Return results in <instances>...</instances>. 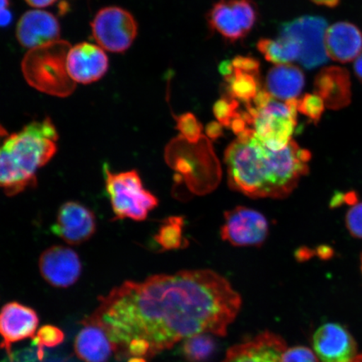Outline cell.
I'll return each instance as SVG.
<instances>
[{
  "instance_id": "40",
  "label": "cell",
  "mask_w": 362,
  "mask_h": 362,
  "mask_svg": "<svg viewBox=\"0 0 362 362\" xmlns=\"http://www.w3.org/2000/svg\"><path fill=\"white\" fill-rule=\"evenodd\" d=\"M8 134L6 130L3 128L1 125H0V140L4 138L7 137Z\"/></svg>"
},
{
  "instance_id": "19",
  "label": "cell",
  "mask_w": 362,
  "mask_h": 362,
  "mask_svg": "<svg viewBox=\"0 0 362 362\" xmlns=\"http://www.w3.org/2000/svg\"><path fill=\"white\" fill-rule=\"evenodd\" d=\"M325 48L332 60L347 63L355 60L362 52V34L351 23L338 22L325 31Z\"/></svg>"
},
{
  "instance_id": "21",
  "label": "cell",
  "mask_w": 362,
  "mask_h": 362,
  "mask_svg": "<svg viewBox=\"0 0 362 362\" xmlns=\"http://www.w3.org/2000/svg\"><path fill=\"white\" fill-rule=\"evenodd\" d=\"M76 334L74 351L76 356L84 362H107L115 353L110 338L104 330L92 324H81Z\"/></svg>"
},
{
  "instance_id": "42",
  "label": "cell",
  "mask_w": 362,
  "mask_h": 362,
  "mask_svg": "<svg viewBox=\"0 0 362 362\" xmlns=\"http://www.w3.org/2000/svg\"><path fill=\"white\" fill-rule=\"evenodd\" d=\"M361 271H362V256H361Z\"/></svg>"
},
{
  "instance_id": "6",
  "label": "cell",
  "mask_w": 362,
  "mask_h": 362,
  "mask_svg": "<svg viewBox=\"0 0 362 362\" xmlns=\"http://www.w3.org/2000/svg\"><path fill=\"white\" fill-rule=\"evenodd\" d=\"M103 175L115 220L142 221L158 206V199L144 187L135 170L115 173L105 165Z\"/></svg>"
},
{
  "instance_id": "9",
  "label": "cell",
  "mask_w": 362,
  "mask_h": 362,
  "mask_svg": "<svg viewBox=\"0 0 362 362\" xmlns=\"http://www.w3.org/2000/svg\"><path fill=\"white\" fill-rule=\"evenodd\" d=\"M327 23L322 18L303 16L281 27L280 35H287L296 40L300 47L298 62L309 69L327 62V54L325 48V35Z\"/></svg>"
},
{
  "instance_id": "18",
  "label": "cell",
  "mask_w": 362,
  "mask_h": 362,
  "mask_svg": "<svg viewBox=\"0 0 362 362\" xmlns=\"http://www.w3.org/2000/svg\"><path fill=\"white\" fill-rule=\"evenodd\" d=\"M315 93L323 99L325 107L329 110L347 107L351 100L349 72L339 66L323 68L315 76Z\"/></svg>"
},
{
  "instance_id": "38",
  "label": "cell",
  "mask_w": 362,
  "mask_h": 362,
  "mask_svg": "<svg viewBox=\"0 0 362 362\" xmlns=\"http://www.w3.org/2000/svg\"><path fill=\"white\" fill-rule=\"evenodd\" d=\"M10 1L8 0H0V11L6 10L8 7Z\"/></svg>"
},
{
  "instance_id": "14",
  "label": "cell",
  "mask_w": 362,
  "mask_h": 362,
  "mask_svg": "<svg viewBox=\"0 0 362 362\" xmlns=\"http://www.w3.org/2000/svg\"><path fill=\"white\" fill-rule=\"evenodd\" d=\"M66 65L68 74L76 83L87 85L105 76L110 61L99 45L83 42L70 48Z\"/></svg>"
},
{
  "instance_id": "16",
  "label": "cell",
  "mask_w": 362,
  "mask_h": 362,
  "mask_svg": "<svg viewBox=\"0 0 362 362\" xmlns=\"http://www.w3.org/2000/svg\"><path fill=\"white\" fill-rule=\"evenodd\" d=\"M61 26L52 13L34 10L23 15L17 24L16 37L23 47L33 49L60 40Z\"/></svg>"
},
{
  "instance_id": "5",
  "label": "cell",
  "mask_w": 362,
  "mask_h": 362,
  "mask_svg": "<svg viewBox=\"0 0 362 362\" xmlns=\"http://www.w3.org/2000/svg\"><path fill=\"white\" fill-rule=\"evenodd\" d=\"M297 101H279L261 90L242 115L247 124L253 125L257 137L265 146L281 151L293 139L297 125Z\"/></svg>"
},
{
  "instance_id": "11",
  "label": "cell",
  "mask_w": 362,
  "mask_h": 362,
  "mask_svg": "<svg viewBox=\"0 0 362 362\" xmlns=\"http://www.w3.org/2000/svg\"><path fill=\"white\" fill-rule=\"evenodd\" d=\"M96 217L78 202H67L59 208L52 233L71 245L88 241L96 232Z\"/></svg>"
},
{
  "instance_id": "27",
  "label": "cell",
  "mask_w": 362,
  "mask_h": 362,
  "mask_svg": "<svg viewBox=\"0 0 362 362\" xmlns=\"http://www.w3.org/2000/svg\"><path fill=\"white\" fill-rule=\"evenodd\" d=\"M176 129L189 143L197 144L202 137V125L191 112L176 117Z\"/></svg>"
},
{
  "instance_id": "2",
  "label": "cell",
  "mask_w": 362,
  "mask_h": 362,
  "mask_svg": "<svg viewBox=\"0 0 362 362\" xmlns=\"http://www.w3.org/2000/svg\"><path fill=\"white\" fill-rule=\"evenodd\" d=\"M310 158V151L293 139L274 151L247 129L225 152L229 187L252 198L284 199L309 172Z\"/></svg>"
},
{
  "instance_id": "24",
  "label": "cell",
  "mask_w": 362,
  "mask_h": 362,
  "mask_svg": "<svg viewBox=\"0 0 362 362\" xmlns=\"http://www.w3.org/2000/svg\"><path fill=\"white\" fill-rule=\"evenodd\" d=\"M184 221L181 216H170L161 225L155 236L156 242L164 250H173L182 247Z\"/></svg>"
},
{
  "instance_id": "30",
  "label": "cell",
  "mask_w": 362,
  "mask_h": 362,
  "mask_svg": "<svg viewBox=\"0 0 362 362\" xmlns=\"http://www.w3.org/2000/svg\"><path fill=\"white\" fill-rule=\"evenodd\" d=\"M280 362H318L314 352L305 346H296L285 350Z\"/></svg>"
},
{
  "instance_id": "3",
  "label": "cell",
  "mask_w": 362,
  "mask_h": 362,
  "mask_svg": "<svg viewBox=\"0 0 362 362\" xmlns=\"http://www.w3.org/2000/svg\"><path fill=\"white\" fill-rule=\"evenodd\" d=\"M58 132L49 117L31 122L0 144V188L16 196L34 187L36 175L57 151Z\"/></svg>"
},
{
  "instance_id": "26",
  "label": "cell",
  "mask_w": 362,
  "mask_h": 362,
  "mask_svg": "<svg viewBox=\"0 0 362 362\" xmlns=\"http://www.w3.org/2000/svg\"><path fill=\"white\" fill-rule=\"evenodd\" d=\"M35 345L37 346V356L42 361L44 356V348H54L64 341L65 334L60 328L52 325H43L35 337Z\"/></svg>"
},
{
  "instance_id": "12",
  "label": "cell",
  "mask_w": 362,
  "mask_h": 362,
  "mask_svg": "<svg viewBox=\"0 0 362 362\" xmlns=\"http://www.w3.org/2000/svg\"><path fill=\"white\" fill-rule=\"evenodd\" d=\"M39 321L35 310L20 303L13 301L2 307L0 310V336L3 341L0 343V349L6 351L11 361L13 344L34 339Z\"/></svg>"
},
{
  "instance_id": "20",
  "label": "cell",
  "mask_w": 362,
  "mask_h": 362,
  "mask_svg": "<svg viewBox=\"0 0 362 362\" xmlns=\"http://www.w3.org/2000/svg\"><path fill=\"white\" fill-rule=\"evenodd\" d=\"M305 78L300 68L292 64L277 65L267 75L265 88L277 100H296L305 88Z\"/></svg>"
},
{
  "instance_id": "35",
  "label": "cell",
  "mask_w": 362,
  "mask_h": 362,
  "mask_svg": "<svg viewBox=\"0 0 362 362\" xmlns=\"http://www.w3.org/2000/svg\"><path fill=\"white\" fill-rule=\"evenodd\" d=\"M12 21V15L7 8L0 11V26L4 27L11 24Z\"/></svg>"
},
{
  "instance_id": "37",
  "label": "cell",
  "mask_w": 362,
  "mask_h": 362,
  "mask_svg": "<svg viewBox=\"0 0 362 362\" xmlns=\"http://www.w3.org/2000/svg\"><path fill=\"white\" fill-rule=\"evenodd\" d=\"M355 72L357 78H358L362 83V52L359 57L356 58L355 62Z\"/></svg>"
},
{
  "instance_id": "23",
  "label": "cell",
  "mask_w": 362,
  "mask_h": 362,
  "mask_svg": "<svg viewBox=\"0 0 362 362\" xmlns=\"http://www.w3.org/2000/svg\"><path fill=\"white\" fill-rule=\"evenodd\" d=\"M257 49L267 61L276 66L291 64L300 60V47L296 40L287 35H280L276 40L261 39Z\"/></svg>"
},
{
  "instance_id": "28",
  "label": "cell",
  "mask_w": 362,
  "mask_h": 362,
  "mask_svg": "<svg viewBox=\"0 0 362 362\" xmlns=\"http://www.w3.org/2000/svg\"><path fill=\"white\" fill-rule=\"evenodd\" d=\"M325 107H327L323 99L315 93L306 94L300 100L297 101L298 112H301L315 124L320 120Z\"/></svg>"
},
{
  "instance_id": "33",
  "label": "cell",
  "mask_w": 362,
  "mask_h": 362,
  "mask_svg": "<svg viewBox=\"0 0 362 362\" xmlns=\"http://www.w3.org/2000/svg\"><path fill=\"white\" fill-rule=\"evenodd\" d=\"M247 122L243 119L241 113H239V115L232 121V123H230V128L232 129L235 134L238 136L247 129Z\"/></svg>"
},
{
  "instance_id": "10",
  "label": "cell",
  "mask_w": 362,
  "mask_h": 362,
  "mask_svg": "<svg viewBox=\"0 0 362 362\" xmlns=\"http://www.w3.org/2000/svg\"><path fill=\"white\" fill-rule=\"evenodd\" d=\"M221 236L234 247H260L269 236V224L259 211L237 206L225 212Z\"/></svg>"
},
{
  "instance_id": "25",
  "label": "cell",
  "mask_w": 362,
  "mask_h": 362,
  "mask_svg": "<svg viewBox=\"0 0 362 362\" xmlns=\"http://www.w3.org/2000/svg\"><path fill=\"white\" fill-rule=\"evenodd\" d=\"M216 343L209 334H199L185 339L183 344V354L189 362H204L214 355Z\"/></svg>"
},
{
  "instance_id": "31",
  "label": "cell",
  "mask_w": 362,
  "mask_h": 362,
  "mask_svg": "<svg viewBox=\"0 0 362 362\" xmlns=\"http://www.w3.org/2000/svg\"><path fill=\"white\" fill-rule=\"evenodd\" d=\"M346 223L353 237L362 238V203L356 204L348 211Z\"/></svg>"
},
{
  "instance_id": "15",
  "label": "cell",
  "mask_w": 362,
  "mask_h": 362,
  "mask_svg": "<svg viewBox=\"0 0 362 362\" xmlns=\"http://www.w3.org/2000/svg\"><path fill=\"white\" fill-rule=\"evenodd\" d=\"M313 346L322 362H351L356 356L355 339L339 324H325L317 329Z\"/></svg>"
},
{
  "instance_id": "7",
  "label": "cell",
  "mask_w": 362,
  "mask_h": 362,
  "mask_svg": "<svg viewBox=\"0 0 362 362\" xmlns=\"http://www.w3.org/2000/svg\"><path fill=\"white\" fill-rule=\"evenodd\" d=\"M90 29L99 47L113 53H123L133 45L138 35V23L123 8H102L95 16Z\"/></svg>"
},
{
  "instance_id": "36",
  "label": "cell",
  "mask_w": 362,
  "mask_h": 362,
  "mask_svg": "<svg viewBox=\"0 0 362 362\" xmlns=\"http://www.w3.org/2000/svg\"><path fill=\"white\" fill-rule=\"evenodd\" d=\"M311 1L318 4V6L334 8L338 6L341 0H311Z\"/></svg>"
},
{
  "instance_id": "41",
  "label": "cell",
  "mask_w": 362,
  "mask_h": 362,
  "mask_svg": "<svg viewBox=\"0 0 362 362\" xmlns=\"http://www.w3.org/2000/svg\"><path fill=\"white\" fill-rule=\"evenodd\" d=\"M351 362H362V355L356 356L355 359L351 361Z\"/></svg>"
},
{
  "instance_id": "32",
  "label": "cell",
  "mask_w": 362,
  "mask_h": 362,
  "mask_svg": "<svg viewBox=\"0 0 362 362\" xmlns=\"http://www.w3.org/2000/svg\"><path fill=\"white\" fill-rule=\"evenodd\" d=\"M206 134L211 140H216L223 135V126L218 121L211 122L206 126Z\"/></svg>"
},
{
  "instance_id": "34",
  "label": "cell",
  "mask_w": 362,
  "mask_h": 362,
  "mask_svg": "<svg viewBox=\"0 0 362 362\" xmlns=\"http://www.w3.org/2000/svg\"><path fill=\"white\" fill-rule=\"evenodd\" d=\"M57 1V0H25L29 6L38 8L51 6Z\"/></svg>"
},
{
  "instance_id": "17",
  "label": "cell",
  "mask_w": 362,
  "mask_h": 362,
  "mask_svg": "<svg viewBox=\"0 0 362 362\" xmlns=\"http://www.w3.org/2000/svg\"><path fill=\"white\" fill-rule=\"evenodd\" d=\"M285 350L281 337L266 332L230 348L221 362H280Z\"/></svg>"
},
{
  "instance_id": "8",
  "label": "cell",
  "mask_w": 362,
  "mask_h": 362,
  "mask_svg": "<svg viewBox=\"0 0 362 362\" xmlns=\"http://www.w3.org/2000/svg\"><path fill=\"white\" fill-rule=\"evenodd\" d=\"M211 29L230 42L245 38L257 21L252 0H220L207 16Z\"/></svg>"
},
{
  "instance_id": "22",
  "label": "cell",
  "mask_w": 362,
  "mask_h": 362,
  "mask_svg": "<svg viewBox=\"0 0 362 362\" xmlns=\"http://www.w3.org/2000/svg\"><path fill=\"white\" fill-rule=\"evenodd\" d=\"M220 70L226 81L228 96L238 102L246 105L252 103L262 90L260 72L238 69L230 62L221 63Z\"/></svg>"
},
{
  "instance_id": "1",
  "label": "cell",
  "mask_w": 362,
  "mask_h": 362,
  "mask_svg": "<svg viewBox=\"0 0 362 362\" xmlns=\"http://www.w3.org/2000/svg\"><path fill=\"white\" fill-rule=\"evenodd\" d=\"M98 301L81 324L102 328L120 358L134 339L148 344L153 357L199 334L225 337L242 305L228 280L209 269L126 281Z\"/></svg>"
},
{
  "instance_id": "4",
  "label": "cell",
  "mask_w": 362,
  "mask_h": 362,
  "mask_svg": "<svg viewBox=\"0 0 362 362\" xmlns=\"http://www.w3.org/2000/svg\"><path fill=\"white\" fill-rule=\"evenodd\" d=\"M71 47L65 40H58L29 49L21 64L27 83L52 96H69L76 86L67 71L66 59Z\"/></svg>"
},
{
  "instance_id": "29",
  "label": "cell",
  "mask_w": 362,
  "mask_h": 362,
  "mask_svg": "<svg viewBox=\"0 0 362 362\" xmlns=\"http://www.w3.org/2000/svg\"><path fill=\"white\" fill-rule=\"evenodd\" d=\"M238 107L239 102L236 99L229 96L219 99L214 107L216 120L226 128H230V123L240 113L238 112Z\"/></svg>"
},
{
  "instance_id": "13",
  "label": "cell",
  "mask_w": 362,
  "mask_h": 362,
  "mask_svg": "<svg viewBox=\"0 0 362 362\" xmlns=\"http://www.w3.org/2000/svg\"><path fill=\"white\" fill-rule=\"evenodd\" d=\"M39 269L42 278L52 286L66 288L79 279L81 262L74 249L53 246L40 255Z\"/></svg>"
},
{
  "instance_id": "39",
  "label": "cell",
  "mask_w": 362,
  "mask_h": 362,
  "mask_svg": "<svg viewBox=\"0 0 362 362\" xmlns=\"http://www.w3.org/2000/svg\"><path fill=\"white\" fill-rule=\"evenodd\" d=\"M128 362H147L146 359H144L143 357H132L130 358Z\"/></svg>"
}]
</instances>
